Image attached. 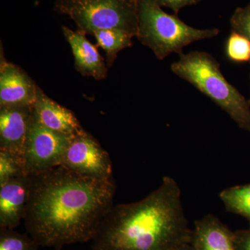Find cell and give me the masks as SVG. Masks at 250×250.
Segmentation results:
<instances>
[{
  "mask_svg": "<svg viewBox=\"0 0 250 250\" xmlns=\"http://www.w3.org/2000/svg\"><path fill=\"white\" fill-rule=\"evenodd\" d=\"M39 87L21 67L6 62H0V107L33 106Z\"/></svg>",
  "mask_w": 250,
  "mask_h": 250,
  "instance_id": "cell-8",
  "label": "cell"
},
{
  "mask_svg": "<svg viewBox=\"0 0 250 250\" xmlns=\"http://www.w3.org/2000/svg\"><path fill=\"white\" fill-rule=\"evenodd\" d=\"M30 186V175L21 176L0 186V228L14 229L24 220Z\"/></svg>",
  "mask_w": 250,
  "mask_h": 250,
  "instance_id": "cell-10",
  "label": "cell"
},
{
  "mask_svg": "<svg viewBox=\"0 0 250 250\" xmlns=\"http://www.w3.org/2000/svg\"><path fill=\"white\" fill-rule=\"evenodd\" d=\"M190 235L180 187L165 176L140 201L113 205L92 241L93 250H171Z\"/></svg>",
  "mask_w": 250,
  "mask_h": 250,
  "instance_id": "cell-2",
  "label": "cell"
},
{
  "mask_svg": "<svg viewBox=\"0 0 250 250\" xmlns=\"http://www.w3.org/2000/svg\"><path fill=\"white\" fill-rule=\"evenodd\" d=\"M170 68L228 113L241 129L250 131V101L225 79L211 54L200 51L182 53Z\"/></svg>",
  "mask_w": 250,
  "mask_h": 250,
  "instance_id": "cell-3",
  "label": "cell"
},
{
  "mask_svg": "<svg viewBox=\"0 0 250 250\" xmlns=\"http://www.w3.org/2000/svg\"><path fill=\"white\" fill-rule=\"evenodd\" d=\"M39 247L30 235L0 228V250H38Z\"/></svg>",
  "mask_w": 250,
  "mask_h": 250,
  "instance_id": "cell-17",
  "label": "cell"
},
{
  "mask_svg": "<svg viewBox=\"0 0 250 250\" xmlns=\"http://www.w3.org/2000/svg\"><path fill=\"white\" fill-rule=\"evenodd\" d=\"M192 250H237L236 238L214 215L195 220L190 235Z\"/></svg>",
  "mask_w": 250,
  "mask_h": 250,
  "instance_id": "cell-11",
  "label": "cell"
},
{
  "mask_svg": "<svg viewBox=\"0 0 250 250\" xmlns=\"http://www.w3.org/2000/svg\"><path fill=\"white\" fill-rule=\"evenodd\" d=\"M231 31L244 36L250 41V2L235 10L230 19Z\"/></svg>",
  "mask_w": 250,
  "mask_h": 250,
  "instance_id": "cell-19",
  "label": "cell"
},
{
  "mask_svg": "<svg viewBox=\"0 0 250 250\" xmlns=\"http://www.w3.org/2000/svg\"><path fill=\"white\" fill-rule=\"evenodd\" d=\"M55 10L71 18L85 34L111 29L134 37L139 34L137 0H56Z\"/></svg>",
  "mask_w": 250,
  "mask_h": 250,
  "instance_id": "cell-5",
  "label": "cell"
},
{
  "mask_svg": "<svg viewBox=\"0 0 250 250\" xmlns=\"http://www.w3.org/2000/svg\"><path fill=\"white\" fill-rule=\"evenodd\" d=\"M235 238L237 250H250V232L241 238L235 235Z\"/></svg>",
  "mask_w": 250,
  "mask_h": 250,
  "instance_id": "cell-21",
  "label": "cell"
},
{
  "mask_svg": "<svg viewBox=\"0 0 250 250\" xmlns=\"http://www.w3.org/2000/svg\"><path fill=\"white\" fill-rule=\"evenodd\" d=\"M201 0H156L161 7L169 8L177 15L179 11L184 7L198 4Z\"/></svg>",
  "mask_w": 250,
  "mask_h": 250,
  "instance_id": "cell-20",
  "label": "cell"
},
{
  "mask_svg": "<svg viewBox=\"0 0 250 250\" xmlns=\"http://www.w3.org/2000/svg\"><path fill=\"white\" fill-rule=\"evenodd\" d=\"M33 111L41 124L56 132L74 136L83 130L70 110L49 98L39 88Z\"/></svg>",
  "mask_w": 250,
  "mask_h": 250,
  "instance_id": "cell-12",
  "label": "cell"
},
{
  "mask_svg": "<svg viewBox=\"0 0 250 250\" xmlns=\"http://www.w3.org/2000/svg\"><path fill=\"white\" fill-rule=\"evenodd\" d=\"M24 175L28 174L22 156L0 150V186Z\"/></svg>",
  "mask_w": 250,
  "mask_h": 250,
  "instance_id": "cell-16",
  "label": "cell"
},
{
  "mask_svg": "<svg viewBox=\"0 0 250 250\" xmlns=\"http://www.w3.org/2000/svg\"><path fill=\"white\" fill-rule=\"evenodd\" d=\"M62 32L71 47L75 61V67L83 76L92 77L95 80H103L107 75V67L104 59L85 37L83 31H72L62 27Z\"/></svg>",
  "mask_w": 250,
  "mask_h": 250,
  "instance_id": "cell-13",
  "label": "cell"
},
{
  "mask_svg": "<svg viewBox=\"0 0 250 250\" xmlns=\"http://www.w3.org/2000/svg\"></svg>",
  "mask_w": 250,
  "mask_h": 250,
  "instance_id": "cell-23",
  "label": "cell"
},
{
  "mask_svg": "<svg viewBox=\"0 0 250 250\" xmlns=\"http://www.w3.org/2000/svg\"><path fill=\"white\" fill-rule=\"evenodd\" d=\"M61 165L86 177L97 179L113 177L109 154L84 129L72 138Z\"/></svg>",
  "mask_w": 250,
  "mask_h": 250,
  "instance_id": "cell-7",
  "label": "cell"
},
{
  "mask_svg": "<svg viewBox=\"0 0 250 250\" xmlns=\"http://www.w3.org/2000/svg\"><path fill=\"white\" fill-rule=\"evenodd\" d=\"M171 250H192L191 246H190V241L182 243V244L176 246L175 248Z\"/></svg>",
  "mask_w": 250,
  "mask_h": 250,
  "instance_id": "cell-22",
  "label": "cell"
},
{
  "mask_svg": "<svg viewBox=\"0 0 250 250\" xmlns=\"http://www.w3.org/2000/svg\"><path fill=\"white\" fill-rule=\"evenodd\" d=\"M93 35L98 45L106 52L108 67L112 66L118 52L132 45V38L134 37L126 31L115 29L96 31Z\"/></svg>",
  "mask_w": 250,
  "mask_h": 250,
  "instance_id": "cell-14",
  "label": "cell"
},
{
  "mask_svg": "<svg viewBox=\"0 0 250 250\" xmlns=\"http://www.w3.org/2000/svg\"><path fill=\"white\" fill-rule=\"evenodd\" d=\"M33 113V106L0 107V150L23 158Z\"/></svg>",
  "mask_w": 250,
  "mask_h": 250,
  "instance_id": "cell-9",
  "label": "cell"
},
{
  "mask_svg": "<svg viewBox=\"0 0 250 250\" xmlns=\"http://www.w3.org/2000/svg\"><path fill=\"white\" fill-rule=\"evenodd\" d=\"M139 34L137 38L152 49L159 60L170 54L183 53V49L196 41L218 35L216 28L200 29L188 25L177 15L165 12L156 0H137Z\"/></svg>",
  "mask_w": 250,
  "mask_h": 250,
  "instance_id": "cell-4",
  "label": "cell"
},
{
  "mask_svg": "<svg viewBox=\"0 0 250 250\" xmlns=\"http://www.w3.org/2000/svg\"><path fill=\"white\" fill-rule=\"evenodd\" d=\"M30 177L23 222L36 243L61 250L92 241L114 205L113 177H86L62 165Z\"/></svg>",
  "mask_w": 250,
  "mask_h": 250,
  "instance_id": "cell-1",
  "label": "cell"
},
{
  "mask_svg": "<svg viewBox=\"0 0 250 250\" xmlns=\"http://www.w3.org/2000/svg\"><path fill=\"white\" fill-rule=\"evenodd\" d=\"M219 197L228 212L241 215L250 221V184L225 189Z\"/></svg>",
  "mask_w": 250,
  "mask_h": 250,
  "instance_id": "cell-15",
  "label": "cell"
},
{
  "mask_svg": "<svg viewBox=\"0 0 250 250\" xmlns=\"http://www.w3.org/2000/svg\"><path fill=\"white\" fill-rule=\"evenodd\" d=\"M74 136L60 134L45 127L33 113L23 153L28 175L60 166Z\"/></svg>",
  "mask_w": 250,
  "mask_h": 250,
  "instance_id": "cell-6",
  "label": "cell"
},
{
  "mask_svg": "<svg viewBox=\"0 0 250 250\" xmlns=\"http://www.w3.org/2000/svg\"><path fill=\"white\" fill-rule=\"evenodd\" d=\"M225 54L232 62H250V41L244 36L231 31L225 42Z\"/></svg>",
  "mask_w": 250,
  "mask_h": 250,
  "instance_id": "cell-18",
  "label": "cell"
}]
</instances>
